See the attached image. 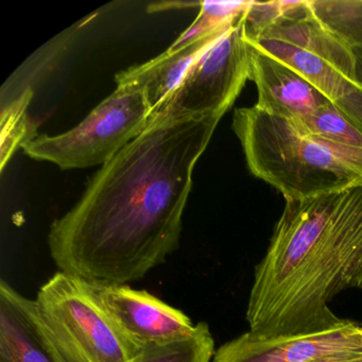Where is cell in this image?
Wrapping results in <instances>:
<instances>
[{"label":"cell","instance_id":"obj_4","mask_svg":"<svg viewBox=\"0 0 362 362\" xmlns=\"http://www.w3.org/2000/svg\"><path fill=\"white\" fill-rule=\"evenodd\" d=\"M31 309L59 362H134L141 354L103 308L94 284L80 277L59 271Z\"/></svg>","mask_w":362,"mask_h":362},{"label":"cell","instance_id":"obj_13","mask_svg":"<svg viewBox=\"0 0 362 362\" xmlns=\"http://www.w3.org/2000/svg\"><path fill=\"white\" fill-rule=\"evenodd\" d=\"M0 362H59L37 328L31 300L0 281Z\"/></svg>","mask_w":362,"mask_h":362},{"label":"cell","instance_id":"obj_12","mask_svg":"<svg viewBox=\"0 0 362 362\" xmlns=\"http://www.w3.org/2000/svg\"><path fill=\"white\" fill-rule=\"evenodd\" d=\"M228 30L211 33L179 47L170 46L156 58L120 71L116 84L141 88L154 112L179 88L194 63Z\"/></svg>","mask_w":362,"mask_h":362},{"label":"cell","instance_id":"obj_6","mask_svg":"<svg viewBox=\"0 0 362 362\" xmlns=\"http://www.w3.org/2000/svg\"><path fill=\"white\" fill-rule=\"evenodd\" d=\"M247 80L250 58L243 16L194 63L179 88L152 112L148 126L158 120L226 114Z\"/></svg>","mask_w":362,"mask_h":362},{"label":"cell","instance_id":"obj_3","mask_svg":"<svg viewBox=\"0 0 362 362\" xmlns=\"http://www.w3.org/2000/svg\"><path fill=\"white\" fill-rule=\"evenodd\" d=\"M232 128L250 173L286 201L362 186V148L322 139L256 105L235 110Z\"/></svg>","mask_w":362,"mask_h":362},{"label":"cell","instance_id":"obj_7","mask_svg":"<svg viewBox=\"0 0 362 362\" xmlns=\"http://www.w3.org/2000/svg\"><path fill=\"white\" fill-rule=\"evenodd\" d=\"M211 362H362V326L259 339L249 332L216 351Z\"/></svg>","mask_w":362,"mask_h":362},{"label":"cell","instance_id":"obj_5","mask_svg":"<svg viewBox=\"0 0 362 362\" xmlns=\"http://www.w3.org/2000/svg\"><path fill=\"white\" fill-rule=\"evenodd\" d=\"M151 113L144 90L117 86L75 128L54 136L37 135L23 150L63 170L103 166L147 128Z\"/></svg>","mask_w":362,"mask_h":362},{"label":"cell","instance_id":"obj_16","mask_svg":"<svg viewBox=\"0 0 362 362\" xmlns=\"http://www.w3.org/2000/svg\"><path fill=\"white\" fill-rule=\"evenodd\" d=\"M33 98L31 88H26L18 98L4 107L0 115V171L18 148L37 136L35 126L28 116V107Z\"/></svg>","mask_w":362,"mask_h":362},{"label":"cell","instance_id":"obj_15","mask_svg":"<svg viewBox=\"0 0 362 362\" xmlns=\"http://www.w3.org/2000/svg\"><path fill=\"white\" fill-rule=\"evenodd\" d=\"M215 353L209 325L200 322L190 336L141 349L134 362H211Z\"/></svg>","mask_w":362,"mask_h":362},{"label":"cell","instance_id":"obj_1","mask_svg":"<svg viewBox=\"0 0 362 362\" xmlns=\"http://www.w3.org/2000/svg\"><path fill=\"white\" fill-rule=\"evenodd\" d=\"M224 114L151 122L50 228L52 259L96 285L143 279L179 247L192 173Z\"/></svg>","mask_w":362,"mask_h":362},{"label":"cell","instance_id":"obj_17","mask_svg":"<svg viewBox=\"0 0 362 362\" xmlns=\"http://www.w3.org/2000/svg\"><path fill=\"white\" fill-rule=\"evenodd\" d=\"M252 1H200L198 18L171 46L179 47L211 33L228 30L243 18Z\"/></svg>","mask_w":362,"mask_h":362},{"label":"cell","instance_id":"obj_8","mask_svg":"<svg viewBox=\"0 0 362 362\" xmlns=\"http://www.w3.org/2000/svg\"><path fill=\"white\" fill-rule=\"evenodd\" d=\"M94 286L103 308L139 349L185 338L196 329L185 313L146 290L128 285Z\"/></svg>","mask_w":362,"mask_h":362},{"label":"cell","instance_id":"obj_11","mask_svg":"<svg viewBox=\"0 0 362 362\" xmlns=\"http://www.w3.org/2000/svg\"><path fill=\"white\" fill-rule=\"evenodd\" d=\"M260 39L274 40L300 48L362 84V67L357 57L349 45L315 18L309 7V0H302Z\"/></svg>","mask_w":362,"mask_h":362},{"label":"cell","instance_id":"obj_2","mask_svg":"<svg viewBox=\"0 0 362 362\" xmlns=\"http://www.w3.org/2000/svg\"><path fill=\"white\" fill-rule=\"evenodd\" d=\"M351 288L362 289V186L287 200L256 266L249 332L268 339L346 325L328 304Z\"/></svg>","mask_w":362,"mask_h":362},{"label":"cell","instance_id":"obj_19","mask_svg":"<svg viewBox=\"0 0 362 362\" xmlns=\"http://www.w3.org/2000/svg\"><path fill=\"white\" fill-rule=\"evenodd\" d=\"M300 1L302 0H279L260 3L253 0L243 16L245 39L247 41L259 39L288 12L298 7Z\"/></svg>","mask_w":362,"mask_h":362},{"label":"cell","instance_id":"obj_14","mask_svg":"<svg viewBox=\"0 0 362 362\" xmlns=\"http://www.w3.org/2000/svg\"><path fill=\"white\" fill-rule=\"evenodd\" d=\"M315 18L349 46L362 67V0H309Z\"/></svg>","mask_w":362,"mask_h":362},{"label":"cell","instance_id":"obj_18","mask_svg":"<svg viewBox=\"0 0 362 362\" xmlns=\"http://www.w3.org/2000/svg\"><path fill=\"white\" fill-rule=\"evenodd\" d=\"M294 122L304 128L307 132L322 139H329L349 147L362 148V133L330 103L304 119Z\"/></svg>","mask_w":362,"mask_h":362},{"label":"cell","instance_id":"obj_20","mask_svg":"<svg viewBox=\"0 0 362 362\" xmlns=\"http://www.w3.org/2000/svg\"><path fill=\"white\" fill-rule=\"evenodd\" d=\"M360 325H361V326H362V324H360Z\"/></svg>","mask_w":362,"mask_h":362},{"label":"cell","instance_id":"obj_9","mask_svg":"<svg viewBox=\"0 0 362 362\" xmlns=\"http://www.w3.org/2000/svg\"><path fill=\"white\" fill-rule=\"evenodd\" d=\"M247 44L250 80L257 88L255 105L258 109L298 122L329 103L291 67L262 52L249 41Z\"/></svg>","mask_w":362,"mask_h":362},{"label":"cell","instance_id":"obj_10","mask_svg":"<svg viewBox=\"0 0 362 362\" xmlns=\"http://www.w3.org/2000/svg\"><path fill=\"white\" fill-rule=\"evenodd\" d=\"M249 42L300 74L362 133V84L300 48L274 40Z\"/></svg>","mask_w":362,"mask_h":362}]
</instances>
